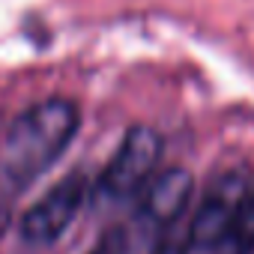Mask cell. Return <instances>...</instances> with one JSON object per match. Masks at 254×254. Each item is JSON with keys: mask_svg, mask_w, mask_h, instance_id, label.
Returning <instances> with one entry per match:
<instances>
[{"mask_svg": "<svg viewBox=\"0 0 254 254\" xmlns=\"http://www.w3.org/2000/svg\"><path fill=\"white\" fill-rule=\"evenodd\" d=\"M191 248V236H189V221L180 218L177 224H171L168 230H162L159 245L153 248V254H189Z\"/></svg>", "mask_w": 254, "mask_h": 254, "instance_id": "cell-7", "label": "cell"}, {"mask_svg": "<svg viewBox=\"0 0 254 254\" xmlns=\"http://www.w3.org/2000/svg\"><path fill=\"white\" fill-rule=\"evenodd\" d=\"M221 248L227 254H254V189L248 191V197L230 227V236L224 239Z\"/></svg>", "mask_w": 254, "mask_h": 254, "instance_id": "cell-6", "label": "cell"}, {"mask_svg": "<svg viewBox=\"0 0 254 254\" xmlns=\"http://www.w3.org/2000/svg\"><path fill=\"white\" fill-rule=\"evenodd\" d=\"M251 180L245 171H224L218 174L209 189L203 191L197 209L189 215V236L191 248H221L230 236V227L251 191Z\"/></svg>", "mask_w": 254, "mask_h": 254, "instance_id": "cell-3", "label": "cell"}, {"mask_svg": "<svg viewBox=\"0 0 254 254\" xmlns=\"http://www.w3.org/2000/svg\"><path fill=\"white\" fill-rule=\"evenodd\" d=\"M194 180L186 168H171L150 180L144 186V200H141V218L144 224L156 230H168L186 215V206L191 200Z\"/></svg>", "mask_w": 254, "mask_h": 254, "instance_id": "cell-5", "label": "cell"}, {"mask_svg": "<svg viewBox=\"0 0 254 254\" xmlns=\"http://www.w3.org/2000/svg\"><path fill=\"white\" fill-rule=\"evenodd\" d=\"M81 126V111L69 99H45L15 117L0 144V171L12 186H27L42 177L72 144Z\"/></svg>", "mask_w": 254, "mask_h": 254, "instance_id": "cell-1", "label": "cell"}, {"mask_svg": "<svg viewBox=\"0 0 254 254\" xmlns=\"http://www.w3.org/2000/svg\"><path fill=\"white\" fill-rule=\"evenodd\" d=\"M90 197V183L84 174H69L60 183H54L33 206L24 209L18 221V233L30 245H51L57 242L66 227L78 218L81 206Z\"/></svg>", "mask_w": 254, "mask_h": 254, "instance_id": "cell-4", "label": "cell"}, {"mask_svg": "<svg viewBox=\"0 0 254 254\" xmlns=\"http://www.w3.org/2000/svg\"><path fill=\"white\" fill-rule=\"evenodd\" d=\"M159 159H162L159 132H153L150 126H132L123 135L117 153L111 156V162L105 165V171L99 174L90 191L96 194V200H108V203L135 197L153 180Z\"/></svg>", "mask_w": 254, "mask_h": 254, "instance_id": "cell-2", "label": "cell"}, {"mask_svg": "<svg viewBox=\"0 0 254 254\" xmlns=\"http://www.w3.org/2000/svg\"><path fill=\"white\" fill-rule=\"evenodd\" d=\"M93 254H111V251H105V248H102V251H93Z\"/></svg>", "mask_w": 254, "mask_h": 254, "instance_id": "cell-8", "label": "cell"}]
</instances>
